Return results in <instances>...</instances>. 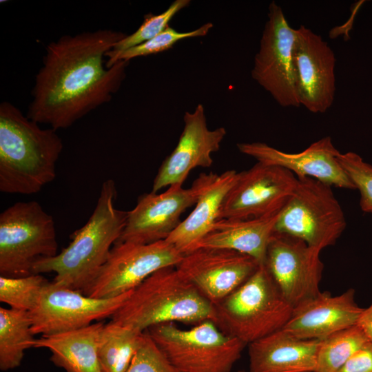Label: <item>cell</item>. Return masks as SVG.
Instances as JSON below:
<instances>
[{
  "instance_id": "1",
  "label": "cell",
  "mask_w": 372,
  "mask_h": 372,
  "mask_svg": "<svg viewBox=\"0 0 372 372\" xmlns=\"http://www.w3.org/2000/svg\"><path fill=\"white\" fill-rule=\"evenodd\" d=\"M127 34L101 29L65 34L45 47L27 116L54 130L72 126L111 101L130 61L107 68L106 54Z\"/></svg>"
},
{
  "instance_id": "2",
  "label": "cell",
  "mask_w": 372,
  "mask_h": 372,
  "mask_svg": "<svg viewBox=\"0 0 372 372\" xmlns=\"http://www.w3.org/2000/svg\"><path fill=\"white\" fill-rule=\"evenodd\" d=\"M63 149L56 130L43 129L14 105L0 104V191L34 194L56 177Z\"/></svg>"
},
{
  "instance_id": "3",
  "label": "cell",
  "mask_w": 372,
  "mask_h": 372,
  "mask_svg": "<svg viewBox=\"0 0 372 372\" xmlns=\"http://www.w3.org/2000/svg\"><path fill=\"white\" fill-rule=\"evenodd\" d=\"M116 188L112 179L101 186L87 222L71 236V242L56 256L36 262L32 274L53 272L54 283L83 292L105 264L125 227L127 211L115 207Z\"/></svg>"
},
{
  "instance_id": "4",
  "label": "cell",
  "mask_w": 372,
  "mask_h": 372,
  "mask_svg": "<svg viewBox=\"0 0 372 372\" xmlns=\"http://www.w3.org/2000/svg\"><path fill=\"white\" fill-rule=\"evenodd\" d=\"M214 305L176 267L162 268L134 288L111 321L145 332L174 322H215Z\"/></svg>"
},
{
  "instance_id": "5",
  "label": "cell",
  "mask_w": 372,
  "mask_h": 372,
  "mask_svg": "<svg viewBox=\"0 0 372 372\" xmlns=\"http://www.w3.org/2000/svg\"><path fill=\"white\" fill-rule=\"evenodd\" d=\"M214 307L219 329L246 345L282 329L293 309L264 265Z\"/></svg>"
},
{
  "instance_id": "6",
  "label": "cell",
  "mask_w": 372,
  "mask_h": 372,
  "mask_svg": "<svg viewBox=\"0 0 372 372\" xmlns=\"http://www.w3.org/2000/svg\"><path fill=\"white\" fill-rule=\"evenodd\" d=\"M146 331L179 372H230L246 346L223 332L212 320L189 329L165 323Z\"/></svg>"
},
{
  "instance_id": "7",
  "label": "cell",
  "mask_w": 372,
  "mask_h": 372,
  "mask_svg": "<svg viewBox=\"0 0 372 372\" xmlns=\"http://www.w3.org/2000/svg\"><path fill=\"white\" fill-rule=\"evenodd\" d=\"M54 221L36 200L17 202L0 214V274H32L39 260L58 254Z\"/></svg>"
},
{
  "instance_id": "8",
  "label": "cell",
  "mask_w": 372,
  "mask_h": 372,
  "mask_svg": "<svg viewBox=\"0 0 372 372\" xmlns=\"http://www.w3.org/2000/svg\"><path fill=\"white\" fill-rule=\"evenodd\" d=\"M347 226L331 187L310 177L297 186L280 212L274 232L299 238L320 251L333 245Z\"/></svg>"
},
{
  "instance_id": "9",
  "label": "cell",
  "mask_w": 372,
  "mask_h": 372,
  "mask_svg": "<svg viewBox=\"0 0 372 372\" xmlns=\"http://www.w3.org/2000/svg\"><path fill=\"white\" fill-rule=\"evenodd\" d=\"M267 17L251 77L282 107H298L293 55L296 29L289 25L282 9L275 1L269 6Z\"/></svg>"
},
{
  "instance_id": "10",
  "label": "cell",
  "mask_w": 372,
  "mask_h": 372,
  "mask_svg": "<svg viewBox=\"0 0 372 372\" xmlns=\"http://www.w3.org/2000/svg\"><path fill=\"white\" fill-rule=\"evenodd\" d=\"M183 255L166 240L149 244L115 243L83 293L96 298L120 296L133 290L156 271L176 267Z\"/></svg>"
},
{
  "instance_id": "11",
  "label": "cell",
  "mask_w": 372,
  "mask_h": 372,
  "mask_svg": "<svg viewBox=\"0 0 372 372\" xmlns=\"http://www.w3.org/2000/svg\"><path fill=\"white\" fill-rule=\"evenodd\" d=\"M132 291L109 298H96L49 282L29 311L33 334L49 335L79 329L111 318Z\"/></svg>"
},
{
  "instance_id": "12",
  "label": "cell",
  "mask_w": 372,
  "mask_h": 372,
  "mask_svg": "<svg viewBox=\"0 0 372 372\" xmlns=\"http://www.w3.org/2000/svg\"><path fill=\"white\" fill-rule=\"evenodd\" d=\"M298 178L280 167L257 162L240 172L225 198L219 219H251L280 212L293 194Z\"/></svg>"
},
{
  "instance_id": "13",
  "label": "cell",
  "mask_w": 372,
  "mask_h": 372,
  "mask_svg": "<svg viewBox=\"0 0 372 372\" xmlns=\"http://www.w3.org/2000/svg\"><path fill=\"white\" fill-rule=\"evenodd\" d=\"M320 252L299 238L273 231L264 265L293 307L320 292L324 268Z\"/></svg>"
},
{
  "instance_id": "14",
  "label": "cell",
  "mask_w": 372,
  "mask_h": 372,
  "mask_svg": "<svg viewBox=\"0 0 372 372\" xmlns=\"http://www.w3.org/2000/svg\"><path fill=\"white\" fill-rule=\"evenodd\" d=\"M200 176L188 189L169 187L164 192L139 196L136 206L127 211L123 231L116 243L149 244L166 240L178 227L182 214L196 204L201 189Z\"/></svg>"
},
{
  "instance_id": "15",
  "label": "cell",
  "mask_w": 372,
  "mask_h": 372,
  "mask_svg": "<svg viewBox=\"0 0 372 372\" xmlns=\"http://www.w3.org/2000/svg\"><path fill=\"white\" fill-rule=\"evenodd\" d=\"M260 265L236 251L200 247L183 255L178 271L215 305L244 283Z\"/></svg>"
},
{
  "instance_id": "16",
  "label": "cell",
  "mask_w": 372,
  "mask_h": 372,
  "mask_svg": "<svg viewBox=\"0 0 372 372\" xmlns=\"http://www.w3.org/2000/svg\"><path fill=\"white\" fill-rule=\"evenodd\" d=\"M294 63L300 105L312 113H324L335 93V54L320 35L300 25L296 29Z\"/></svg>"
},
{
  "instance_id": "17",
  "label": "cell",
  "mask_w": 372,
  "mask_h": 372,
  "mask_svg": "<svg viewBox=\"0 0 372 372\" xmlns=\"http://www.w3.org/2000/svg\"><path fill=\"white\" fill-rule=\"evenodd\" d=\"M184 127L172 152L166 157L154 178L152 192L169 186L182 187L189 172L197 167H209L211 154L219 150L227 132L225 127L209 130L205 109L199 103L194 112H185Z\"/></svg>"
},
{
  "instance_id": "18",
  "label": "cell",
  "mask_w": 372,
  "mask_h": 372,
  "mask_svg": "<svg viewBox=\"0 0 372 372\" xmlns=\"http://www.w3.org/2000/svg\"><path fill=\"white\" fill-rule=\"evenodd\" d=\"M239 151L265 165L282 167L297 178L310 177L331 187L355 189L353 182L338 161L340 154L330 136L311 143L304 150L288 153L265 143H241Z\"/></svg>"
},
{
  "instance_id": "19",
  "label": "cell",
  "mask_w": 372,
  "mask_h": 372,
  "mask_svg": "<svg viewBox=\"0 0 372 372\" xmlns=\"http://www.w3.org/2000/svg\"><path fill=\"white\" fill-rule=\"evenodd\" d=\"M363 310L355 302L353 289L338 296L320 291L293 307L282 330L298 339L322 340L357 324Z\"/></svg>"
},
{
  "instance_id": "20",
  "label": "cell",
  "mask_w": 372,
  "mask_h": 372,
  "mask_svg": "<svg viewBox=\"0 0 372 372\" xmlns=\"http://www.w3.org/2000/svg\"><path fill=\"white\" fill-rule=\"evenodd\" d=\"M199 176L202 185L195 208L166 239L183 254L194 250L219 219L223 200L240 172L230 169L220 174L202 173Z\"/></svg>"
},
{
  "instance_id": "21",
  "label": "cell",
  "mask_w": 372,
  "mask_h": 372,
  "mask_svg": "<svg viewBox=\"0 0 372 372\" xmlns=\"http://www.w3.org/2000/svg\"><path fill=\"white\" fill-rule=\"evenodd\" d=\"M320 342L273 332L248 344L249 372L316 371Z\"/></svg>"
},
{
  "instance_id": "22",
  "label": "cell",
  "mask_w": 372,
  "mask_h": 372,
  "mask_svg": "<svg viewBox=\"0 0 372 372\" xmlns=\"http://www.w3.org/2000/svg\"><path fill=\"white\" fill-rule=\"evenodd\" d=\"M280 212L258 218L218 219L194 249L206 247L234 250L264 265L267 246Z\"/></svg>"
},
{
  "instance_id": "23",
  "label": "cell",
  "mask_w": 372,
  "mask_h": 372,
  "mask_svg": "<svg viewBox=\"0 0 372 372\" xmlns=\"http://www.w3.org/2000/svg\"><path fill=\"white\" fill-rule=\"evenodd\" d=\"M104 323L34 339V348H46L50 360L66 372H103L98 354V343Z\"/></svg>"
},
{
  "instance_id": "24",
  "label": "cell",
  "mask_w": 372,
  "mask_h": 372,
  "mask_svg": "<svg viewBox=\"0 0 372 372\" xmlns=\"http://www.w3.org/2000/svg\"><path fill=\"white\" fill-rule=\"evenodd\" d=\"M144 333L112 321L104 324L98 343L103 372H126L140 347Z\"/></svg>"
},
{
  "instance_id": "25",
  "label": "cell",
  "mask_w": 372,
  "mask_h": 372,
  "mask_svg": "<svg viewBox=\"0 0 372 372\" xmlns=\"http://www.w3.org/2000/svg\"><path fill=\"white\" fill-rule=\"evenodd\" d=\"M28 311L0 307V369L18 367L34 340Z\"/></svg>"
},
{
  "instance_id": "26",
  "label": "cell",
  "mask_w": 372,
  "mask_h": 372,
  "mask_svg": "<svg viewBox=\"0 0 372 372\" xmlns=\"http://www.w3.org/2000/svg\"><path fill=\"white\" fill-rule=\"evenodd\" d=\"M369 341L357 324L320 340L316 372H336L358 349Z\"/></svg>"
},
{
  "instance_id": "27",
  "label": "cell",
  "mask_w": 372,
  "mask_h": 372,
  "mask_svg": "<svg viewBox=\"0 0 372 372\" xmlns=\"http://www.w3.org/2000/svg\"><path fill=\"white\" fill-rule=\"evenodd\" d=\"M49 282L41 274L23 277L0 276V301L10 308L30 311Z\"/></svg>"
},
{
  "instance_id": "28",
  "label": "cell",
  "mask_w": 372,
  "mask_h": 372,
  "mask_svg": "<svg viewBox=\"0 0 372 372\" xmlns=\"http://www.w3.org/2000/svg\"><path fill=\"white\" fill-rule=\"evenodd\" d=\"M212 23L208 22L198 28L189 32H178L168 26L162 32L154 38L127 49L118 54L107 56V67L111 68L118 61H130L139 56L158 54L172 48L174 44L182 39L205 36L213 28Z\"/></svg>"
},
{
  "instance_id": "29",
  "label": "cell",
  "mask_w": 372,
  "mask_h": 372,
  "mask_svg": "<svg viewBox=\"0 0 372 372\" xmlns=\"http://www.w3.org/2000/svg\"><path fill=\"white\" fill-rule=\"evenodd\" d=\"M189 0H176L163 12L147 14L139 28L132 34L126 35L106 54V57L118 54L127 49L141 44L162 32L169 26L172 19L182 9L188 6Z\"/></svg>"
},
{
  "instance_id": "30",
  "label": "cell",
  "mask_w": 372,
  "mask_h": 372,
  "mask_svg": "<svg viewBox=\"0 0 372 372\" xmlns=\"http://www.w3.org/2000/svg\"><path fill=\"white\" fill-rule=\"evenodd\" d=\"M338 161L360 192L361 209L372 213V165L353 152H340Z\"/></svg>"
},
{
  "instance_id": "31",
  "label": "cell",
  "mask_w": 372,
  "mask_h": 372,
  "mask_svg": "<svg viewBox=\"0 0 372 372\" xmlns=\"http://www.w3.org/2000/svg\"><path fill=\"white\" fill-rule=\"evenodd\" d=\"M126 372H179L166 359L147 331Z\"/></svg>"
},
{
  "instance_id": "32",
  "label": "cell",
  "mask_w": 372,
  "mask_h": 372,
  "mask_svg": "<svg viewBox=\"0 0 372 372\" xmlns=\"http://www.w3.org/2000/svg\"><path fill=\"white\" fill-rule=\"evenodd\" d=\"M336 372H372V342L365 343Z\"/></svg>"
},
{
  "instance_id": "33",
  "label": "cell",
  "mask_w": 372,
  "mask_h": 372,
  "mask_svg": "<svg viewBox=\"0 0 372 372\" xmlns=\"http://www.w3.org/2000/svg\"><path fill=\"white\" fill-rule=\"evenodd\" d=\"M358 324L362 329L372 342V304L364 310L358 320Z\"/></svg>"
},
{
  "instance_id": "34",
  "label": "cell",
  "mask_w": 372,
  "mask_h": 372,
  "mask_svg": "<svg viewBox=\"0 0 372 372\" xmlns=\"http://www.w3.org/2000/svg\"><path fill=\"white\" fill-rule=\"evenodd\" d=\"M238 372H246V371H238Z\"/></svg>"
},
{
  "instance_id": "35",
  "label": "cell",
  "mask_w": 372,
  "mask_h": 372,
  "mask_svg": "<svg viewBox=\"0 0 372 372\" xmlns=\"http://www.w3.org/2000/svg\"><path fill=\"white\" fill-rule=\"evenodd\" d=\"M313 372H316V371H313Z\"/></svg>"
}]
</instances>
